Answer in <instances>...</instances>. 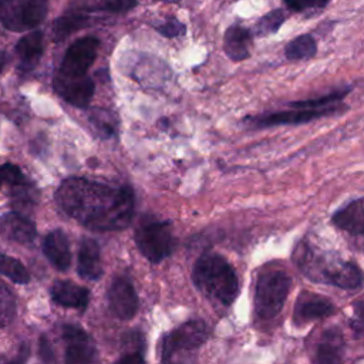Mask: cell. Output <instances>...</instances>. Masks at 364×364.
Masks as SVG:
<instances>
[{
  "label": "cell",
  "mask_w": 364,
  "mask_h": 364,
  "mask_svg": "<svg viewBox=\"0 0 364 364\" xmlns=\"http://www.w3.org/2000/svg\"><path fill=\"white\" fill-rule=\"evenodd\" d=\"M159 1H166V3H178L179 0H159Z\"/></svg>",
  "instance_id": "d590c367"
},
{
  "label": "cell",
  "mask_w": 364,
  "mask_h": 364,
  "mask_svg": "<svg viewBox=\"0 0 364 364\" xmlns=\"http://www.w3.org/2000/svg\"><path fill=\"white\" fill-rule=\"evenodd\" d=\"M286 20V14L282 9H276L267 14H264L255 26V31L257 36H267L276 33L283 21Z\"/></svg>",
  "instance_id": "f1b7e54d"
},
{
  "label": "cell",
  "mask_w": 364,
  "mask_h": 364,
  "mask_svg": "<svg viewBox=\"0 0 364 364\" xmlns=\"http://www.w3.org/2000/svg\"><path fill=\"white\" fill-rule=\"evenodd\" d=\"M344 355V338L337 327L327 328L316 348V363H340Z\"/></svg>",
  "instance_id": "7402d4cb"
},
{
  "label": "cell",
  "mask_w": 364,
  "mask_h": 364,
  "mask_svg": "<svg viewBox=\"0 0 364 364\" xmlns=\"http://www.w3.org/2000/svg\"><path fill=\"white\" fill-rule=\"evenodd\" d=\"M333 311L334 306L328 299L311 291H301L294 304L293 320L294 324L303 326L317 318L327 317L333 314Z\"/></svg>",
  "instance_id": "5bb4252c"
},
{
  "label": "cell",
  "mask_w": 364,
  "mask_h": 364,
  "mask_svg": "<svg viewBox=\"0 0 364 364\" xmlns=\"http://www.w3.org/2000/svg\"><path fill=\"white\" fill-rule=\"evenodd\" d=\"M0 274L20 284H26L30 282V274L26 266L18 259H14L3 253H0Z\"/></svg>",
  "instance_id": "4316f807"
},
{
  "label": "cell",
  "mask_w": 364,
  "mask_h": 364,
  "mask_svg": "<svg viewBox=\"0 0 364 364\" xmlns=\"http://www.w3.org/2000/svg\"><path fill=\"white\" fill-rule=\"evenodd\" d=\"M320 282L337 286L344 290H355L363 284L361 269L354 262L324 260L320 273Z\"/></svg>",
  "instance_id": "7c38bea8"
},
{
  "label": "cell",
  "mask_w": 364,
  "mask_h": 364,
  "mask_svg": "<svg viewBox=\"0 0 364 364\" xmlns=\"http://www.w3.org/2000/svg\"><path fill=\"white\" fill-rule=\"evenodd\" d=\"M330 0H284L286 6L293 11H306L311 9H321Z\"/></svg>",
  "instance_id": "1f68e13d"
},
{
  "label": "cell",
  "mask_w": 364,
  "mask_h": 364,
  "mask_svg": "<svg viewBox=\"0 0 364 364\" xmlns=\"http://www.w3.org/2000/svg\"><path fill=\"white\" fill-rule=\"evenodd\" d=\"M98 48L100 40L97 37L87 36L75 40L67 48L55 75L71 80H82L90 77L88 70L97 58Z\"/></svg>",
  "instance_id": "ba28073f"
},
{
  "label": "cell",
  "mask_w": 364,
  "mask_h": 364,
  "mask_svg": "<svg viewBox=\"0 0 364 364\" xmlns=\"http://www.w3.org/2000/svg\"><path fill=\"white\" fill-rule=\"evenodd\" d=\"M7 63H9V55H7V53H4V51L0 50V74L3 73L4 67L7 65Z\"/></svg>",
  "instance_id": "e575fe53"
},
{
  "label": "cell",
  "mask_w": 364,
  "mask_h": 364,
  "mask_svg": "<svg viewBox=\"0 0 364 364\" xmlns=\"http://www.w3.org/2000/svg\"><path fill=\"white\" fill-rule=\"evenodd\" d=\"M0 178H1L3 185L7 183L9 186L24 182L27 179L24 176V173L21 172V169L17 165L10 164V162H6V164L0 165Z\"/></svg>",
  "instance_id": "f546056e"
},
{
  "label": "cell",
  "mask_w": 364,
  "mask_h": 364,
  "mask_svg": "<svg viewBox=\"0 0 364 364\" xmlns=\"http://www.w3.org/2000/svg\"><path fill=\"white\" fill-rule=\"evenodd\" d=\"M43 252L57 270H67L71 264V250L67 235L61 229L51 230L43 242Z\"/></svg>",
  "instance_id": "d6986e66"
},
{
  "label": "cell",
  "mask_w": 364,
  "mask_h": 364,
  "mask_svg": "<svg viewBox=\"0 0 364 364\" xmlns=\"http://www.w3.org/2000/svg\"><path fill=\"white\" fill-rule=\"evenodd\" d=\"M138 0H73L63 13L65 23L78 31L100 18L98 16H118L132 10Z\"/></svg>",
  "instance_id": "5b68a950"
},
{
  "label": "cell",
  "mask_w": 364,
  "mask_h": 364,
  "mask_svg": "<svg viewBox=\"0 0 364 364\" xmlns=\"http://www.w3.org/2000/svg\"><path fill=\"white\" fill-rule=\"evenodd\" d=\"M3 186V182H1V178H0V188Z\"/></svg>",
  "instance_id": "8d00e7d4"
},
{
  "label": "cell",
  "mask_w": 364,
  "mask_h": 364,
  "mask_svg": "<svg viewBox=\"0 0 364 364\" xmlns=\"http://www.w3.org/2000/svg\"><path fill=\"white\" fill-rule=\"evenodd\" d=\"M0 235L7 240L30 245L37 236V229L30 218L13 210L0 218Z\"/></svg>",
  "instance_id": "9a60e30c"
},
{
  "label": "cell",
  "mask_w": 364,
  "mask_h": 364,
  "mask_svg": "<svg viewBox=\"0 0 364 364\" xmlns=\"http://www.w3.org/2000/svg\"><path fill=\"white\" fill-rule=\"evenodd\" d=\"M48 0H0V23L10 31H26L43 23Z\"/></svg>",
  "instance_id": "8992f818"
},
{
  "label": "cell",
  "mask_w": 364,
  "mask_h": 364,
  "mask_svg": "<svg viewBox=\"0 0 364 364\" xmlns=\"http://www.w3.org/2000/svg\"><path fill=\"white\" fill-rule=\"evenodd\" d=\"M192 280L206 297L223 306H230L239 293L235 269L218 253H203L196 260Z\"/></svg>",
  "instance_id": "7a4b0ae2"
},
{
  "label": "cell",
  "mask_w": 364,
  "mask_h": 364,
  "mask_svg": "<svg viewBox=\"0 0 364 364\" xmlns=\"http://www.w3.org/2000/svg\"><path fill=\"white\" fill-rule=\"evenodd\" d=\"M108 303L111 311L121 320L132 318L138 311V296L131 280L125 276H119L112 280L108 289Z\"/></svg>",
  "instance_id": "8fae6325"
},
{
  "label": "cell",
  "mask_w": 364,
  "mask_h": 364,
  "mask_svg": "<svg viewBox=\"0 0 364 364\" xmlns=\"http://www.w3.org/2000/svg\"><path fill=\"white\" fill-rule=\"evenodd\" d=\"M38 353L43 361H54V354H53V348L50 346V341L47 340V337L41 336L40 338V346H38Z\"/></svg>",
  "instance_id": "836d02e7"
},
{
  "label": "cell",
  "mask_w": 364,
  "mask_h": 364,
  "mask_svg": "<svg viewBox=\"0 0 364 364\" xmlns=\"http://www.w3.org/2000/svg\"><path fill=\"white\" fill-rule=\"evenodd\" d=\"M155 28L158 33H161L168 38H173L185 33V26L175 17H168L164 23L158 24Z\"/></svg>",
  "instance_id": "4dcf8cb0"
},
{
  "label": "cell",
  "mask_w": 364,
  "mask_h": 364,
  "mask_svg": "<svg viewBox=\"0 0 364 364\" xmlns=\"http://www.w3.org/2000/svg\"><path fill=\"white\" fill-rule=\"evenodd\" d=\"M90 124L95 134L101 138H111L117 134L118 128V118L115 112L107 109V108H92L88 115Z\"/></svg>",
  "instance_id": "cb8c5ba5"
},
{
  "label": "cell",
  "mask_w": 364,
  "mask_h": 364,
  "mask_svg": "<svg viewBox=\"0 0 364 364\" xmlns=\"http://www.w3.org/2000/svg\"><path fill=\"white\" fill-rule=\"evenodd\" d=\"M55 202L70 218L92 230H121L134 216L135 196L125 185L68 178L55 191Z\"/></svg>",
  "instance_id": "6da1fadb"
},
{
  "label": "cell",
  "mask_w": 364,
  "mask_h": 364,
  "mask_svg": "<svg viewBox=\"0 0 364 364\" xmlns=\"http://www.w3.org/2000/svg\"><path fill=\"white\" fill-rule=\"evenodd\" d=\"M50 293L53 301L63 307L84 310L90 303L88 289L68 280H57Z\"/></svg>",
  "instance_id": "ac0fdd59"
},
{
  "label": "cell",
  "mask_w": 364,
  "mask_h": 364,
  "mask_svg": "<svg viewBox=\"0 0 364 364\" xmlns=\"http://www.w3.org/2000/svg\"><path fill=\"white\" fill-rule=\"evenodd\" d=\"M351 328L355 333V337H360L363 333V303L358 300L355 303V316L351 318Z\"/></svg>",
  "instance_id": "d6a6232c"
},
{
  "label": "cell",
  "mask_w": 364,
  "mask_h": 364,
  "mask_svg": "<svg viewBox=\"0 0 364 364\" xmlns=\"http://www.w3.org/2000/svg\"><path fill=\"white\" fill-rule=\"evenodd\" d=\"M122 355L118 360L119 363L125 364H136L144 361V350H145V340L141 331L131 330L122 336Z\"/></svg>",
  "instance_id": "d4e9b609"
},
{
  "label": "cell",
  "mask_w": 364,
  "mask_h": 364,
  "mask_svg": "<svg viewBox=\"0 0 364 364\" xmlns=\"http://www.w3.org/2000/svg\"><path fill=\"white\" fill-rule=\"evenodd\" d=\"M208 336L209 327L203 320H189L161 337L158 355L161 361H169L176 351H189L200 347Z\"/></svg>",
  "instance_id": "52a82bcc"
},
{
  "label": "cell",
  "mask_w": 364,
  "mask_h": 364,
  "mask_svg": "<svg viewBox=\"0 0 364 364\" xmlns=\"http://www.w3.org/2000/svg\"><path fill=\"white\" fill-rule=\"evenodd\" d=\"M65 363H92L97 360V347L92 337L78 326H63Z\"/></svg>",
  "instance_id": "30bf717a"
},
{
  "label": "cell",
  "mask_w": 364,
  "mask_h": 364,
  "mask_svg": "<svg viewBox=\"0 0 364 364\" xmlns=\"http://www.w3.org/2000/svg\"><path fill=\"white\" fill-rule=\"evenodd\" d=\"M317 51L316 40L310 34H303L293 38L284 48V54L289 60H306L311 58Z\"/></svg>",
  "instance_id": "484cf974"
},
{
  "label": "cell",
  "mask_w": 364,
  "mask_h": 364,
  "mask_svg": "<svg viewBox=\"0 0 364 364\" xmlns=\"http://www.w3.org/2000/svg\"><path fill=\"white\" fill-rule=\"evenodd\" d=\"M291 279L280 269L264 270L257 276L255 289V313L257 318H274L290 291Z\"/></svg>",
  "instance_id": "3957f363"
},
{
  "label": "cell",
  "mask_w": 364,
  "mask_h": 364,
  "mask_svg": "<svg viewBox=\"0 0 364 364\" xmlns=\"http://www.w3.org/2000/svg\"><path fill=\"white\" fill-rule=\"evenodd\" d=\"M252 33L239 24L230 26L223 38V50L226 55L233 61L246 60L250 54Z\"/></svg>",
  "instance_id": "ffe728a7"
},
{
  "label": "cell",
  "mask_w": 364,
  "mask_h": 364,
  "mask_svg": "<svg viewBox=\"0 0 364 364\" xmlns=\"http://www.w3.org/2000/svg\"><path fill=\"white\" fill-rule=\"evenodd\" d=\"M10 200L14 210L28 212L38 202V191L31 181L26 179L24 182L10 186Z\"/></svg>",
  "instance_id": "603a6c76"
},
{
  "label": "cell",
  "mask_w": 364,
  "mask_h": 364,
  "mask_svg": "<svg viewBox=\"0 0 364 364\" xmlns=\"http://www.w3.org/2000/svg\"><path fill=\"white\" fill-rule=\"evenodd\" d=\"M333 223L354 236H363L364 232V205L358 198L333 215Z\"/></svg>",
  "instance_id": "44dd1931"
},
{
  "label": "cell",
  "mask_w": 364,
  "mask_h": 364,
  "mask_svg": "<svg viewBox=\"0 0 364 364\" xmlns=\"http://www.w3.org/2000/svg\"><path fill=\"white\" fill-rule=\"evenodd\" d=\"M16 55L18 61V68L23 73H28L34 70L43 55L44 51V34L40 30H34L26 36H23L16 47Z\"/></svg>",
  "instance_id": "2e32d148"
},
{
  "label": "cell",
  "mask_w": 364,
  "mask_h": 364,
  "mask_svg": "<svg viewBox=\"0 0 364 364\" xmlns=\"http://www.w3.org/2000/svg\"><path fill=\"white\" fill-rule=\"evenodd\" d=\"M78 274L85 280H98L102 274L101 250L97 240L82 237L78 249Z\"/></svg>",
  "instance_id": "e0dca14e"
},
{
  "label": "cell",
  "mask_w": 364,
  "mask_h": 364,
  "mask_svg": "<svg viewBox=\"0 0 364 364\" xmlns=\"http://www.w3.org/2000/svg\"><path fill=\"white\" fill-rule=\"evenodd\" d=\"M54 91L68 104L78 107V108H87L94 97V81L91 77L82 78V80H71L54 75L53 80Z\"/></svg>",
  "instance_id": "4fadbf2b"
},
{
  "label": "cell",
  "mask_w": 364,
  "mask_h": 364,
  "mask_svg": "<svg viewBox=\"0 0 364 364\" xmlns=\"http://www.w3.org/2000/svg\"><path fill=\"white\" fill-rule=\"evenodd\" d=\"M17 313V301L13 291L0 282V327L9 326Z\"/></svg>",
  "instance_id": "83f0119b"
},
{
  "label": "cell",
  "mask_w": 364,
  "mask_h": 364,
  "mask_svg": "<svg viewBox=\"0 0 364 364\" xmlns=\"http://www.w3.org/2000/svg\"><path fill=\"white\" fill-rule=\"evenodd\" d=\"M291 111H279V112H270L266 115H257L252 118H246V122L249 127L253 128H266L273 125H284V124H303L313 121L320 117L338 114L343 111V104L336 102L326 107H314V108H306V107H290Z\"/></svg>",
  "instance_id": "9c48e42d"
},
{
  "label": "cell",
  "mask_w": 364,
  "mask_h": 364,
  "mask_svg": "<svg viewBox=\"0 0 364 364\" xmlns=\"http://www.w3.org/2000/svg\"><path fill=\"white\" fill-rule=\"evenodd\" d=\"M135 245L141 255L151 263H159L175 247L171 223L158 219H145L135 230Z\"/></svg>",
  "instance_id": "277c9868"
}]
</instances>
